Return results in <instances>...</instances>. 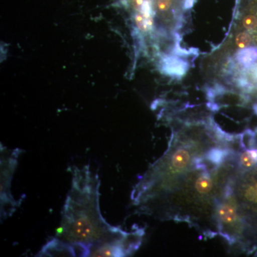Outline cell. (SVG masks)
<instances>
[{
    "instance_id": "2",
    "label": "cell",
    "mask_w": 257,
    "mask_h": 257,
    "mask_svg": "<svg viewBox=\"0 0 257 257\" xmlns=\"http://www.w3.org/2000/svg\"><path fill=\"white\" fill-rule=\"evenodd\" d=\"M72 184L61 212L55 237L68 243L77 256H89L94 248L121 237L126 232L109 224L99 204L101 181L90 165L69 166Z\"/></svg>"
},
{
    "instance_id": "9",
    "label": "cell",
    "mask_w": 257,
    "mask_h": 257,
    "mask_svg": "<svg viewBox=\"0 0 257 257\" xmlns=\"http://www.w3.org/2000/svg\"><path fill=\"white\" fill-rule=\"evenodd\" d=\"M135 20H136L137 25H138L139 28L143 31H147V30H150L152 28V24H153L152 17L144 16L141 13H139L136 15Z\"/></svg>"
},
{
    "instance_id": "13",
    "label": "cell",
    "mask_w": 257,
    "mask_h": 257,
    "mask_svg": "<svg viewBox=\"0 0 257 257\" xmlns=\"http://www.w3.org/2000/svg\"><path fill=\"white\" fill-rule=\"evenodd\" d=\"M251 70L253 71L255 77L257 79V64H253L252 67H251Z\"/></svg>"
},
{
    "instance_id": "4",
    "label": "cell",
    "mask_w": 257,
    "mask_h": 257,
    "mask_svg": "<svg viewBox=\"0 0 257 257\" xmlns=\"http://www.w3.org/2000/svg\"><path fill=\"white\" fill-rule=\"evenodd\" d=\"M23 150L0 146V214L1 220H6L20 207L21 201H16L12 194V182Z\"/></svg>"
},
{
    "instance_id": "6",
    "label": "cell",
    "mask_w": 257,
    "mask_h": 257,
    "mask_svg": "<svg viewBox=\"0 0 257 257\" xmlns=\"http://www.w3.org/2000/svg\"><path fill=\"white\" fill-rule=\"evenodd\" d=\"M37 256H77L75 250L68 243L55 236L48 241L37 253Z\"/></svg>"
},
{
    "instance_id": "12",
    "label": "cell",
    "mask_w": 257,
    "mask_h": 257,
    "mask_svg": "<svg viewBox=\"0 0 257 257\" xmlns=\"http://www.w3.org/2000/svg\"><path fill=\"white\" fill-rule=\"evenodd\" d=\"M170 0H158V3H157L159 9L162 10V11L168 10L170 8Z\"/></svg>"
},
{
    "instance_id": "1",
    "label": "cell",
    "mask_w": 257,
    "mask_h": 257,
    "mask_svg": "<svg viewBox=\"0 0 257 257\" xmlns=\"http://www.w3.org/2000/svg\"><path fill=\"white\" fill-rule=\"evenodd\" d=\"M238 139L215 126L204 135L172 134L165 153L133 187L135 212L187 223L215 237L218 203L238 169Z\"/></svg>"
},
{
    "instance_id": "3",
    "label": "cell",
    "mask_w": 257,
    "mask_h": 257,
    "mask_svg": "<svg viewBox=\"0 0 257 257\" xmlns=\"http://www.w3.org/2000/svg\"><path fill=\"white\" fill-rule=\"evenodd\" d=\"M224 194L232 203L242 226L239 249L252 254L257 251V166L241 171L237 169Z\"/></svg>"
},
{
    "instance_id": "8",
    "label": "cell",
    "mask_w": 257,
    "mask_h": 257,
    "mask_svg": "<svg viewBox=\"0 0 257 257\" xmlns=\"http://www.w3.org/2000/svg\"><path fill=\"white\" fill-rule=\"evenodd\" d=\"M236 60L246 68H249L257 61V47H247L241 49L236 55Z\"/></svg>"
},
{
    "instance_id": "10",
    "label": "cell",
    "mask_w": 257,
    "mask_h": 257,
    "mask_svg": "<svg viewBox=\"0 0 257 257\" xmlns=\"http://www.w3.org/2000/svg\"><path fill=\"white\" fill-rule=\"evenodd\" d=\"M251 39L250 35L246 32H241L236 38V43L239 48L243 49L247 47L251 43Z\"/></svg>"
},
{
    "instance_id": "5",
    "label": "cell",
    "mask_w": 257,
    "mask_h": 257,
    "mask_svg": "<svg viewBox=\"0 0 257 257\" xmlns=\"http://www.w3.org/2000/svg\"><path fill=\"white\" fill-rule=\"evenodd\" d=\"M145 228L134 226L131 231L111 241L109 243L94 248L89 253V256H128L136 252L143 242L145 236Z\"/></svg>"
},
{
    "instance_id": "7",
    "label": "cell",
    "mask_w": 257,
    "mask_h": 257,
    "mask_svg": "<svg viewBox=\"0 0 257 257\" xmlns=\"http://www.w3.org/2000/svg\"><path fill=\"white\" fill-rule=\"evenodd\" d=\"M162 69L168 75L175 77H182L185 75L188 71L189 64L186 61L179 57L170 56L164 59Z\"/></svg>"
},
{
    "instance_id": "11",
    "label": "cell",
    "mask_w": 257,
    "mask_h": 257,
    "mask_svg": "<svg viewBox=\"0 0 257 257\" xmlns=\"http://www.w3.org/2000/svg\"><path fill=\"white\" fill-rule=\"evenodd\" d=\"M243 24L246 30H252L257 26V18L253 15H248L243 20Z\"/></svg>"
}]
</instances>
